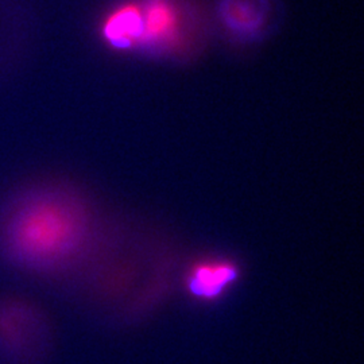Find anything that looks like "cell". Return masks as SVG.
I'll list each match as a JSON object with an SVG mask.
<instances>
[{
  "mask_svg": "<svg viewBox=\"0 0 364 364\" xmlns=\"http://www.w3.org/2000/svg\"><path fill=\"white\" fill-rule=\"evenodd\" d=\"M75 277H82L76 281L95 312L126 326L147 317L168 297L174 263L169 254L103 232Z\"/></svg>",
  "mask_w": 364,
  "mask_h": 364,
  "instance_id": "cell-2",
  "label": "cell"
},
{
  "mask_svg": "<svg viewBox=\"0 0 364 364\" xmlns=\"http://www.w3.org/2000/svg\"><path fill=\"white\" fill-rule=\"evenodd\" d=\"M239 266L228 259H205L196 263L186 274L185 287L192 297L215 301L239 279Z\"/></svg>",
  "mask_w": 364,
  "mask_h": 364,
  "instance_id": "cell-6",
  "label": "cell"
},
{
  "mask_svg": "<svg viewBox=\"0 0 364 364\" xmlns=\"http://www.w3.org/2000/svg\"><path fill=\"white\" fill-rule=\"evenodd\" d=\"M102 227L72 192L48 188L22 196L0 218V257L22 273L76 275L96 247Z\"/></svg>",
  "mask_w": 364,
  "mask_h": 364,
  "instance_id": "cell-1",
  "label": "cell"
},
{
  "mask_svg": "<svg viewBox=\"0 0 364 364\" xmlns=\"http://www.w3.org/2000/svg\"><path fill=\"white\" fill-rule=\"evenodd\" d=\"M215 18L227 38L255 45L278 28L282 6L279 0H216Z\"/></svg>",
  "mask_w": 364,
  "mask_h": 364,
  "instance_id": "cell-5",
  "label": "cell"
},
{
  "mask_svg": "<svg viewBox=\"0 0 364 364\" xmlns=\"http://www.w3.org/2000/svg\"><path fill=\"white\" fill-rule=\"evenodd\" d=\"M100 33L108 48L117 52H136L142 36V14L138 0L119 4L107 14Z\"/></svg>",
  "mask_w": 364,
  "mask_h": 364,
  "instance_id": "cell-7",
  "label": "cell"
},
{
  "mask_svg": "<svg viewBox=\"0 0 364 364\" xmlns=\"http://www.w3.org/2000/svg\"><path fill=\"white\" fill-rule=\"evenodd\" d=\"M53 329L34 302L0 299V364H41L52 351Z\"/></svg>",
  "mask_w": 364,
  "mask_h": 364,
  "instance_id": "cell-4",
  "label": "cell"
},
{
  "mask_svg": "<svg viewBox=\"0 0 364 364\" xmlns=\"http://www.w3.org/2000/svg\"><path fill=\"white\" fill-rule=\"evenodd\" d=\"M142 36L136 52L156 60L181 61L201 46L203 19L182 0H138Z\"/></svg>",
  "mask_w": 364,
  "mask_h": 364,
  "instance_id": "cell-3",
  "label": "cell"
}]
</instances>
